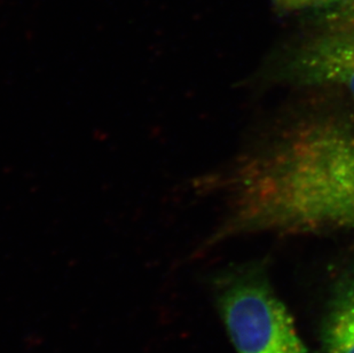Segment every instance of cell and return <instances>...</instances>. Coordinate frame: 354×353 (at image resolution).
<instances>
[{"label":"cell","instance_id":"6da1fadb","mask_svg":"<svg viewBox=\"0 0 354 353\" xmlns=\"http://www.w3.org/2000/svg\"><path fill=\"white\" fill-rule=\"evenodd\" d=\"M214 293L237 353H308L264 265L231 267L214 278Z\"/></svg>","mask_w":354,"mask_h":353},{"label":"cell","instance_id":"7a4b0ae2","mask_svg":"<svg viewBox=\"0 0 354 353\" xmlns=\"http://www.w3.org/2000/svg\"><path fill=\"white\" fill-rule=\"evenodd\" d=\"M261 77L274 87L338 91L354 101V22H324L268 57Z\"/></svg>","mask_w":354,"mask_h":353},{"label":"cell","instance_id":"3957f363","mask_svg":"<svg viewBox=\"0 0 354 353\" xmlns=\"http://www.w3.org/2000/svg\"><path fill=\"white\" fill-rule=\"evenodd\" d=\"M324 353H354V263L335 281L321 323Z\"/></svg>","mask_w":354,"mask_h":353},{"label":"cell","instance_id":"277c9868","mask_svg":"<svg viewBox=\"0 0 354 353\" xmlns=\"http://www.w3.org/2000/svg\"><path fill=\"white\" fill-rule=\"evenodd\" d=\"M327 10L326 21H344L354 22V0H337Z\"/></svg>","mask_w":354,"mask_h":353},{"label":"cell","instance_id":"5b68a950","mask_svg":"<svg viewBox=\"0 0 354 353\" xmlns=\"http://www.w3.org/2000/svg\"><path fill=\"white\" fill-rule=\"evenodd\" d=\"M337 0H297L296 10L311 8V7H320L327 10L331 5H334Z\"/></svg>","mask_w":354,"mask_h":353},{"label":"cell","instance_id":"8992f818","mask_svg":"<svg viewBox=\"0 0 354 353\" xmlns=\"http://www.w3.org/2000/svg\"><path fill=\"white\" fill-rule=\"evenodd\" d=\"M277 6L283 10H296L297 0H274Z\"/></svg>","mask_w":354,"mask_h":353}]
</instances>
